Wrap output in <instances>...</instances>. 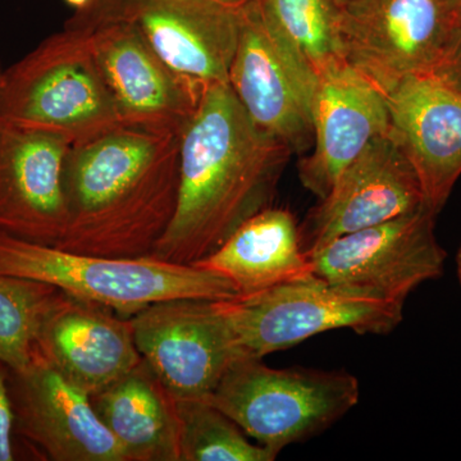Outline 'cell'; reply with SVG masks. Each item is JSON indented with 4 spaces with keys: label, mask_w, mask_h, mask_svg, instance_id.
I'll use <instances>...</instances> for the list:
<instances>
[{
    "label": "cell",
    "mask_w": 461,
    "mask_h": 461,
    "mask_svg": "<svg viewBox=\"0 0 461 461\" xmlns=\"http://www.w3.org/2000/svg\"><path fill=\"white\" fill-rule=\"evenodd\" d=\"M0 117L84 144L120 126L89 32L66 25L0 72Z\"/></svg>",
    "instance_id": "cell-4"
},
{
    "label": "cell",
    "mask_w": 461,
    "mask_h": 461,
    "mask_svg": "<svg viewBox=\"0 0 461 461\" xmlns=\"http://www.w3.org/2000/svg\"><path fill=\"white\" fill-rule=\"evenodd\" d=\"M454 30H461V0H445Z\"/></svg>",
    "instance_id": "cell-26"
},
{
    "label": "cell",
    "mask_w": 461,
    "mask_h": 461,
    "mask_svg": "<svg viewBox=\"0 0 461 461\" xmlns=\"http://www.w3.org/2000/svg\"><path fill=\"white\" fill-rule=\"evenodd\" d=\"M455 262H456L457 280H459V284L461 286V245H460V248L457 249V253H456V258H455Z\"/></svg>",
    "instance_id": "cell-27"
},
{
    "label": "cell",
    "mask_w": 461,
    "mask_h": 461,
    "mask_svg": "<svg viewBox=\"0 0 461 461\" xmlns=\"http://www.w3.org/2000/svg\"><path fill=\"white\" fill-rule=\"evenodd\" d=\"M17 438L53 461H129L99 420L89 393L36 351L29 366L9 369Z\"/></svg>",
    "instance_id": "cell-14"
},
{
    "label": "cell",
    "mask_w": 461,
    "mask_h": 461,
    "mask_svg": "<svg viewBox=\"0 0 461 461\" xmlns=\"http://www.w3.org/2000/svg\"><path fill=\"white\" fill-rule=\"evenodd\" d=\"M38 353L89 396L142 360L131 321L65 293L44 321Z\"/></svg>",
    "instance_id": "cell-18"
},
{
    "label": "cell",
    "mask_w": 461,
    "mask_h": 461,
    "mask_svg": "<svg viewBox=\"0 0 461 461\" xmlns=\"http://www.w3.org/2000/svg\"><path fill=\"white\" fill-rule=\"evenodd\" d=\"M9 368L0 362V461L21 459L17 451L14 414L8 390Z\"/></svg>",
    "instance_id": "cell-24"
},
{
    "label": "cell",
    "mask_w": 461,
    "mask_h": 461,
    "mask_svg": "<svg viewBox=\"0 0 461 461\" xmlns=\"http://www.w3.org/2000/svg\"><path fill=\"white\" fill-rule=\"evenodd\" d=\"M62 295L45 282L0 273V362L9 369L32 363L44 321Z\"/></svg>",
    "instance_id": "cell-22"
},
{
    "label": "cell",
    "mask_w": 461,
    "mask_h": 461,
    "mask_svg": "<svg viewBox=\"0 0 461 461\" xmlns=\"http://www.w3.org/2000/svg\"><path fill=\"white\" fill-rule=\"evenodd\" d=\"M317 77L264 20L257 0L244 8L229 85L258 130L302 157L313 147Z\"/></svg>",
    "instance_id": "cell-9"
},
{
    "label": "cell",
    "mask_w": 461,
    "mask_h": 461,
    "mask_svg": "<svg viewBox=\"0 0 461 461\" xmlns=\"http://www.w3.org/2000/svg\"><path fill=\"white\" fill-rule=\"evenodd\" d=\"M0 72H2V67H0Z\"/></svg>",
    "instance_id": "cell-31"
},
{
    "label": "cell",
    "mask_w": 461,
    "mask_h": 461,
    "mask_svg": "<svg viewBox=\"0 0 461 461\" xmlns=\"http://www.w3.org/2000/svg\"><path fill=\"white\" fill-rule=\"evenodd\" d=\"M348 2H351V0H338L339 7H341V5H346V3H348Z\"/></svg>",
    "instance_id": "cell-29"
},
{
    "label": "cell",
    "mask_w": 461,
    "mask_h": 461,
    "mask_svg": "<svg viewBox=\"0 0 461 461\" xmlns=\"http://www.w3.org/2000/svg\"><path fill=\"white\" fill-rule=\"evenodd\" d=\"M227 278L239 296L314 277L288 209H264L242 223L211 256L193 264Z\"/></svg>",
    "instance_id": "cell-19"
},
{
    "label": "cell",
    "mask_w": 461,
    "mask_h": 461,
    "mask_svg": "<svg viewBox=\"0 0 461 461\" xmlns=\"http://www.w3.org/2000/svg\"><path fill=\"white\" fill-rule=\"evenodd\" d=\"M67 25L89 32L121 124L181 135L204 93L178 77L132 23L69 20Z\"/></svg>",
    "instance_id": "cell-13"
},
{
    "label": "cell",
    "mask_w": 461,
    "mask_h": 461,
    "mask_svg": "<svg viewBox=\"0 0 461 461\" xmlns=\"http://www.w3.org/2000/svg\"><path fill=\"white\" fill-rule=\"evenodd\" d=\"M269 26L318 78L346 65L338 0H257Z\"/></svg>",
    "instance_id": "cell-21"
},
{
    "label": "cell",
    "mask_w": 461,
    "mask_h": 461,
    "mask_svg": "<svg viewBox=\"0 0 461 461\" xmlns=\"http://www.w3.org/2000/svg\"><path fill=\"white\" fill-rule=\"evenodd\" d=\"M180 133L120 126L69 149L67 223L56 247L111 258L151 257L177 206Z\"/></svg>",
    "instance_id": "cell-2"
},
{
    "label": "cell",
    "mask_w": 461,
    "mask_h": 461,
    "mask_svg": "<svg viewBox=\"0 0 461 461\" xmlns=\"http://www.w3.org/2000/svg\"><path fill=\"white\" fill-rule=\"evenodd\" d=\"M67 2L69 3V5H74L76 9H83L86 7L87 3L90 2V0H67Z\"/></svg>",
    "instance_id": "cell-28"
},
{
    "label": "cell",
    "mask_w": 461,
    "mask_h": 461,
    "mask_svg": "<svg viewBox=\"0 0 461 461\" xmlns=\"http://www.w3.org/2000/svg\"><path fill=\"white\" fill-rule=\"evenodd\" d=\"M454 32L445 0H351L339 12L346 65L384 95L432 75Z\"/></svg>",
    "instance_id": "cell-8"
},
{
    "label": "cell",
    "mask_w": 461,
    "mask_h": 461,
    "mask_svg": "<svg viewBox=\"0 0 461 461\" xmlns=\"http://www.w3.org/2000/svg\"><path fill=\"white\" fill-rule=\"evenodd\" d=\"M217 303L242 353L262 359L333 330L388 335L402 323L405 305L333 286L315 276Z\"/></svg>",
    "instance_id": "cell-6"
},
{
    "label": "cell",
    "mask_w": 461,
    "mask_h": 461,
    "mask_svg": "<svg viewBox=\"0 0 461 461\" xmlns=\"http://www.w3.org/2000/svg\"><path fill=\"white\" fill-rule=\"evenodd\" d=\"M435 213L421 208L333 240L311 258L327 284L405 304L415 288L445 271Z\"/></svg>",
    "instance_id": "cell-10"
},
{
    "label": "cell",
    "mask_w": 461,
    "mask_h": 461,
    "mask_svg": "<svg viewBox=\"0 0 461 461\" xmlns=\"http://www.w3.org/2000/svg\"><path fill=\"white\" fill-rule=\"evenodd\" d=\"M391 138L438 215L461 176V93L432 75L411 76L386 95Z\"/></svg>",
    "instance_id": "cell-16"
},
{
    "label": "cell",
    "mask_w": 461,
    "mask_h": 461,
    "mask_svg": "<svg viewBox=\"0 0 461 461\" xmlns=\"http://www.w3.org/2000/svg\"><path fill=\"white\" fill-rule=\"evenodd\" d=\"M432 76L461 93V30L454 32Z\"/></svg>",
    "instance_id": "cell-25"
},
{
    "label": "cell",
    "mask_w": 461,
    "mask_h": 461,
    "mask_svg": "<svg viewBox=\"0 0 461 461\" xmlns=\"http://www.w3.org/2000/svg\"><path fill=\"white\" fill-rule=\"evenodd\" d=\"M0 273L45 282L67 295L111 309L130 320L148 306L175 299L239 296L227 278L156 258L74 253L0 233Z\"/></svg>",
    "instance_id": "cell-3"
},
{
    "label": "cell",
    "mask_w": 461,
    "mask_h": 461,
    "mask_svg": "<svg viewBox=\"0 0 461 461\" xmlns=\"http://www.w3.org/2000/svg\"><path fill=\"white\" fill-rule=\"evenodd\" d=\"M69 149L63 136L0 117V233L56 247L67 223Z\"/></svg>",
    "instance_id": "cell-15"
},
{
    "label": "cell",
    "mask_w": 461,
    "mask_h": 461,
    "mask_svg": "<svg viewBox=\"0 0 461 461\" xmlns=\"http://www.w3.org/2000/svg\"><path fill=\"white\" fill-rule=\"evenodd\" d=\"M238 0H90L71 20L132 23L178 77L204 93L229 84L242 14Z\"/></svg>",
    "instance_id": "cell-7"
},
{
    "label": "cell",
    "mask_w": 461,
    "mask_h": 461,
    "mask_svg": "<svg viewBox=\"0 0 461 461\" xmlns=\"http://www.w3.org/2000/svg\"><path fill=\"white\" fill-rule=\"evenodd\" d=\"M293 151L258 130L229 84L203 94L180 135L177 206L151 258L198 263L272 206Z\"/></svg>",
    "instance_id": "cell-1"
},
{
    "label": "cell",
    "mask_w": 461,
    "mask_h": 461,
    "mask_svg": "<svg viewBox=\"0 0 461 461\" xmlns=\"http://www.w3.org/2000/svg\"><path fill=\"white\" fill-rule=\"evenodd\" d=\"M238 2H248V0H238Z\"/></svg>",
    "instance_id": "cell-30"
},
{
    "label": "cell",
    "mask_w": 461,
    "mask_h": 461,
    "mask_svg": "<svg viewBox=\"0 0 461 461\" xmlns=\"http://www.w3.org/2000/svg\"><path fill=\"white\" fill-rule=\"evenodd\" d=\"M205 399L249 438L278 455L341 420L359 402L360 386L345 371L276 369L262 357H242Z\"/></svg>",
    "instance_id": "cell-5"
},
{
    "label": "cell",
    "mask_w": 461,
    "mask_h": 461,
    "mask_svg": "<svg viewBox=\"0 0 461 461\" xmlns=\"http://www.w3.org/2000/svg\"><path fill=\"white\" fill-rule=\"evenodd\" d=\"M217 302L167 300L130 318L139 353L175 399H205L247 357Z\"/></svg>",
    "instance_id": "cell-11"
},
{
    "label": "cell",
    "mask_w": 461,
    "mask_h": 461,
    "mask_svg": "<svg viewBox=\"0 0 461 461\" xmlns=\"http://www.w3.org/2000/svg\"><path fill=\"white\" fill-rule=\"evenodd\" d=\"M390 131L386 98L348 65L318 78L313 147L297 163L303 186L318 200L369 142Z\"/></svg>",
    "instance_id": "cell-17"
},
{
    "label": "cell",
    "mask_w": 461,
    "mask_h": 461,
    "mask_svg": "<svg viewBox=\"0 0 461 461\" xmlns=\"http://www.w3.org/2000/svg\"><path fill=\"white\" fill-rule=\"evenodd\" d=\"M180 461H273L278 455L253 444L229 415L206 399H176Z\"/></svg>",
    "instance_id": "cell-23"
},
{
    "label": "cell",
    "mask_w": 461,
    "mask_h": 461,
    "mask_svg": "<svg viewBox=\"0 0 461 461\" xmlns=\"http://www.w3.org/2000/svg\"><path fill=\"white\" fill-rule=\"evenodd\" d=\"M90 402L127 460L180 461L176 399L144 359Z\"/></svg>",
    "instance_id": "cell-20"
},
{
    "label": "cell",
    "mask_w": 461,
    "mask_h": 461,
    "mask_svg": "<svg viewBox=\"0 0 461 461\" xmlns=\"http://www.w3.org/2000/svg\"><path fill=\"white\" fill-rule=\"evenodd\" d=\"M427 208L417 173L390 133L369 142L299 224L312 258L333 240Z\"/></svg>",
    "instance_id": "cell-12"
}]
</instances>
